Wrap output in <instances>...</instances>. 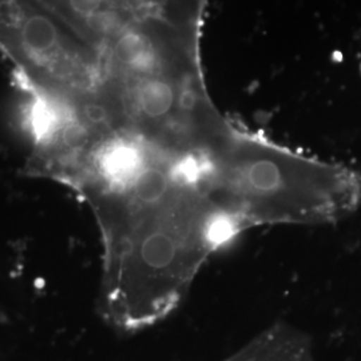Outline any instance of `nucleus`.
Here are the masks:
<instances>
[{"label": "nucleus", "mask_w": 361, "mask_h": 361, "mask_svg": "<svg viewBox=\"0 0 361 361\" xmlns=\"http://www.w3.org/2000/svg\"><path fill=\"white\" fill-rule=\"evenodd\" d=\"M224 361H314L310 337L289 324L277 323Z\"/></svg>", "instance_id": "f257e3e1"}]
</instances>
